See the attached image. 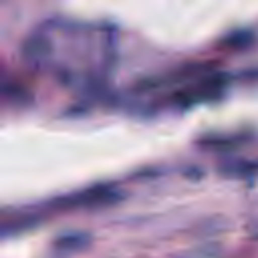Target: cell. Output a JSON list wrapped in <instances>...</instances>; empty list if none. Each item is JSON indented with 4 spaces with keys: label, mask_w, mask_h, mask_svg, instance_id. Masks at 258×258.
Segmentation results:
<instances>
[{
    "label": "cell",
    "mask_w": 258,
    "mask_h": 258,
    "mask_svg": "<svg viewBox=\"0 0 258 258\" xmlns=\"http://www.w3.org/2000/svg\"><path fill=\"white\" fill-rule=\"evenodd\" d=\"M115 40L105 26L52 20L28 42L30 58L67 83H91L105 75L113 60Z\"/></svg>",
    "instance_id": "6da1fadb"
}]
</instances>
